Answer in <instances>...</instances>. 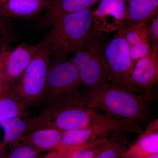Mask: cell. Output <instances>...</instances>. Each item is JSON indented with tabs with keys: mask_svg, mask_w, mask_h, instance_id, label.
Returning a JSON list of instances; mask_svg holds the SVG:
<instances>
[{
	"mask_svg": "<svg viewBox=\"0 0 158 158\" xmlns=\"http://www.w3.org/2000/svg\"></svg>",
	"mask_w": 158,
	"mask_h": 158,
	"instance_id": "obj_30",
	"label": "cell"
},
{
	"mask_svg": "<svg viewBox=\"0 0 158 158\" xmlns=\"http://www.w3.org/2000/svg\"><path fill=\"white\" fill-rule=\"evenodd\" d=\"M125 133L116 132L111 135L103 145L95 158H122L127 148Z\"/></svg>",
	"mask_w": 158,
	"mask_h": 158,
	"instance_id": "obj_20",
	"label": "cell"
},
{
	"mask_svg": "<svg viewBox=\"0 0 158 158\" xmlns=\"http://www.w3.org/2000/svg\"><path fill=\"white\" fill-rule=\"evenodd\" d=\"M11 151L5 158H39L41 152L25 142L20 141L11 147Z\"/></svg>",
	"mask_w": 158,
	"mask_h": 158,
	"instance_id": "obj_23",
	"label": "cell"
},
{
	"mask_svg": "<svg viewBox=\"0 0 158 158\" xmlns=\"http://www.w3.org/2000/svg\"><path fill=\"white\" fill-rule=\"evenodd\" d=\"M50 65V55L44 40L21 77L9 87L15 95L28 106L39 103Z\"/></svg>",
	"mask_w": 158,
	"mask_h": 158,
	"instance_id": "obj_6",
	"label": "cell"
},
{
	"mask_svg": "<svg viewBox=\"0 0 158 158\" xmlns=\"http://www.w3.org/2000/svg\"><path fill=\"white\" fill-rule=\"evenodd\" d=\"M148 23H124L118 30L126 41L134 63L147 56L152 50L148 33Z\"/></svg>",
	"mask_w": 158,
	"mask_h": 158,
	"instance_id": "obj_12",
	"label": "cell"
},
{
	"mask_svg": "<svg viewBox=\"0 0 158 158\" xmlns=\"http://www.w3.org/2000/svg\"><path fill=\"white\" fill-rule=\"evenodd\" d=\"M105 55L109 67L110 82L136 94L132 80L135 63L126 41L119 31L107 44Z\"/></svg>",
	"mask_w": 158,
	"mask_h": 158,
	"instance_id": "obj_8",
	"label": "cell"
},
{
	"mask_svg": "<svg viewBox=\"0 0 158 158\" xmlns=\"http://www.w3.org/2000/svg\"><path fill=\"white\" fill-rule=\"evenodd\" d=\"M127 16L124 23L127 25L148 23L158 15V0H126Z\"/></svg>",
	"mask_w": 158,
	"mask_h": 158,
	"instance_id": "obj_17",
	"label": "cell"
},
{
	"mask_svg": "<svg viewBox=\"0 0 158 158\" xmlns=\"http://www.w3.org/2000/svg\"><path fill=\"white\" fill-rule=\"evenodd\" d=\"M28 106L15 95L9 87L0 98V122L15 117H22Z\"/></svg>",
	"mask_w": 158,
	"mask_h": 158,
	"instance_id": "obj_19",
	"label": "cell"
},
{
	"mask_svg": "<svg viewBox=\"0 0 158 158\" xmlns=\"http://www.w3.org/2000/svg\"><path fill=\"white\" fill-rule=\"evenodd\" d=\"M9 49L7 50L0 52V90H6L9 88L6 87L5 85L4 73L6 56L8 51Z\"/></svg>",
	"mask_w": 158,
	"mask_h": 158,
	"instance_id": "obj_25",
	"label": "cell"
},
{
	"mask_svg": "<svg viewBox=\"0 0 158 158\" xmlns=\"http://www.w3.org/2000/svg\"><path fill=\"white\" fill-rule=\"evenodd\" d=\"M0 158H4V156H3V157H1Z\"/></svg>",
	"mask_w": 158,
	"mask_h": 158,
	"instance_id": "obj_29",
	"label": "cell"
},
{
	"mask_svg": "<svg viewBox=\"0 0 158 158\" xmlns=\"http://www.w3.org/2000/svg\"><path fill=\"white\" fill-rule=\"evenodd\" d=\"M59 152L57 151H52L49 152L42 158H59Z\"/></svg>",
	"mask_w": 158,
	"mask_h": 158,
	"instance_id": "obj_26",
	"label": "cell"
},
{
	"mask_svg": "<svg viewBox=\"0 0 158 158\" xmlns=\"http://www.w3.org/2000/svg\"><path fill=\"white\" fill-rule=\"evenodd\" d=\"M81 97L86 106L111 118L140 123L149 116L147 102L111 82L86 88Z\"/></svg>",
	"mask_w": 158,
	"mask_h": 158,
	"instance_id": "obj_1",
	"label": "cell"
},
{
	"mask_svg": "<svg viewBox=\"0 0 158 158\" xmlns=\"http://www.w3.org/2000/svg\"><path fill=\"white\" fill-rule=\"evenodd\" d=\"M99 0H50L48 7L38 21V28L48 30L53 23L63 15L91 8Z\"/></svg>",
	"mask_w": 158,
	"mask_h": 158,
	"instance_id": "obj_13",
	"label": "cell"
},
{
	"mask_svg": "<svg viewBox=\"0 0 158 158\" xmlns=\"http://www.w3.org/2000/svg\"><path fill=\"white\" fill-rule=\"evenodd\" d=\"M108 138L85 143L60 151L72 158H95Z\"/></svg>",
	"mask_w": 158,
	"mask_h": 158,
	"instance_id": "obj_21",
	"label": "cell"
},
{
	"mask_svg": "<svg viewBox=\"0 0 158 158\" xmlns=\"http://www.w3.org/2000/svg\"><path fill=\"white\" fill-rule=\"evenodd\" d=\"M4 135L0 142V158L5 156L7 146L12 147L21 141L23 136L28 131V123L22 118L15 117L0 122Z\"/></svg>",
	"mask_w": 158,
	"mask_h": 158,
	"instance_id": "obj_18",
	"label": "cell"
},
{
	"mask_svg": "<svg viewBox=\"0 0 158 158\" xmlns=\"http://www.w3.org/2000/svg\"><path fill=\"white\" fill-rule=\"evenodd\" d=\"M7 89H6V90H0V98L2 97L4 95V94H5Z\"/></svg>",
	"mask_w": 158,
	"mask_h": 158,
	"instance_id": "obj_27",
	"label": "cell"
},
{
	"mask_svg": "<svg viewBox=\"0 0 158 158\" xmlns=\"http://www.w3.org/2000/svg\"><path fill=\"white\" fill-rule=\"evenodd\" d=\"M144 158H158V154H157L154 155L149 156L146 157Z\"/></svg>",
	"mask_w": 158,
	"mask_h": 158,
	"instance_id": "obj_28",
	"label": "cell"
},
{
	"mask_svg": "<svg viewBox=\"0 0 158 158\" xmlns=\"http://www.w3.org/2000/svg\"><path fill=\"white\" fill-rule=\"evenodd\" d=\"M158 47L135 63L132 80L136 94L146 102L153 99L152 89L158 81Z\"/></svg>",
	"mask_w": 158,
	"mask_h": 158,
	"instance_id": "obj_9",
	"label": "cell"
},
{
	"mask_svg": "<svg viewBox=\"0 0 158 158\" xmlns=\"http://www.w3.org/2000/svg\"><path fill=\"white\" fill-rule=\"evenodd\" d=\"M78 70L70 60L51 61L44 91L39 103L43 110L69 106H84L79 88Z\"/></svg>",
	"mask_w": 158,
	"mask_h": 158,
	"instance_id": "obj_3",
	"label": "cell"
},
{
	"mask_svg": "<svg viewBox=\"0 0 158 158\" xmlns=\"http://www.w3.org/2000/svg\"><path fill=\"white\" fill-rule=\"evenodd\" d=\"M158 154V120L151 123L134 144L127 148L122 158H144Z\"/></svg>",
	"mask_w": 158,
	"mask_h": 158,
	"instance_id": "obj_15",
	"label": "cell"
},
{
	"mask_svg": "<svg viewBox=\"0 0 158 158\" xmlns=\"http://www.w3.org/2000/svg\"><path fill=\"white\" fill-rule=\"evenodd\" d=\"M149 24H148V33L152 47H158V15L150 20Z\"/></svg>",
	"mask_w": 158,
	"mask_h": 158,
	"instance_id": "obj_24",
	"label": "cell"
},
{
	"mask_svg": "<svg viewBox=\"0 0 158 158\" xmlns=\"http://www.w3.org/2000/svg\"><path fill=\"white\" fill-rule=\"evenodd\" d=\"M44 43V40L35 45L24 42L13 49H9L4 69V82L6 87H10L20 78Z\"/></svg>",
	"mask_w": 158,
	"mask_h": 158,
	"instance_id": "obj_11",
	"label": "cell"
},
{
	"mask_svg": "<svg viewBox=\"0 0 158 158\" xmlns=\"http://www.w3.org/2000/svg\"><path fill=\"white\" fill-rule=\"evenodd\" d=\"M110 117L84 106H69L43 110L28 122L30 129L39 127L56 128L62 131L85 128Z\"/></svg>",
	"mask_w": 158,
	"mask_h": 158,
	"instance_id": "obj_5",
	"label": "cell"
},
{
	"mask_svg": "<svg viewBox=\"0 0 158 158\" xmlns=\"http://www.w3.org/2000/svg\"><path fill=\"white\" fill-rule=\"evenodd\" d=\"M92 11L88 8L63 15L48 29L44 40L51 61L67 59L92 28Z\"/></svg>",
	"mask_w": 158,
	"mask_h": 158,
	"instance_id": "obj_2",
	"label": "cell"
},
{
	"mask_svg": "<svg viewBox=\"0 0 158 158\" xmlns=\"http://www.w3.org/2000/svg\"><path fill=\"white\" fill-rule=\"evenodd\" d=\"M92 11V27L99 33L106 34L118 31L126 21V0H99Z\"/></svg>",
	"mask_w": 158,
	"mask_h": 158,
	"instance_id": "obj_10",
	"label": "cell"
},
{
	"mask_svg": "<svg viewBox=\"0 0 158 158\" xmlns=\"http://www.w3.org/2000/svg\"><path fill=\"white\" fill-rule=\"evenodd\" d=\"M143 131V129L138 122L110 117L105 121L85 128L62 132L58 151L106 139L116 132L141 134Z\"/></svg>",
	"mask_w": 158,
	"mask_h": 158,
	"instance_id": "obj_7",
	"label": "cell"
},
{
	"mask_svg": "<svg viewBox=\"0 0 158 158\" xmlns=\"http://www.w3.org/2000/svg\"><path fill=\"white\" fill-rule=\"evenodd\" d=\"M20 41L10 18L0 12V52L9 49L12 43Z\"/></svg>",
	"mask_w": 158,
	"mask_h": 158,
	"instance_id": "obj_22",
	"label": "cell"
},
{
	"mask_svg": "<svg viewBox=\"0 0 158 158\" xmlns=\"http://www.w3.org/2000/svg\"><path fill=\"white\" fill-rule=\"evenodd\" d=\"M62 132L49 127H34L29 130L20 141L31 144L41 152L58 151Z\"/></svg>",
	"mask_w": 158,
	"mask_h": 158,
	"instance_id": "obj_16",
	"label": "cell"
},
{
	"mask_svg": "<svg viewBox=\"0 0 158 158\" xmlns=\"http://www.w3.org/2000/svg\"><path fill=\"white\" fill-rule=\"evenodd\" d=\"M106 34L93 27L72 54L70 59L78 70L82 84L86 88L110 82V73L105 49L107 44Z\"/></svg>",
	"mask_w": 158,
	"mask_h": 158,
	"instance_id": "obj_4",
	"label": "cell"
},
{
	"mask_svg": "<svg viewBox=\"0 0 158 158\" xmlns=\"http://www.w3.org/2000/svg\"><path fill=\"white\" fill-rule=\"evenodd\" d=\"M50 0H0V12L6 17L30 20L45 11Z\"/></svg>",
	"mask_w": 158,
	"mask_h": 158,
	"instance_id": "obj_14",
	"label": "cell"
}]
</instances>
